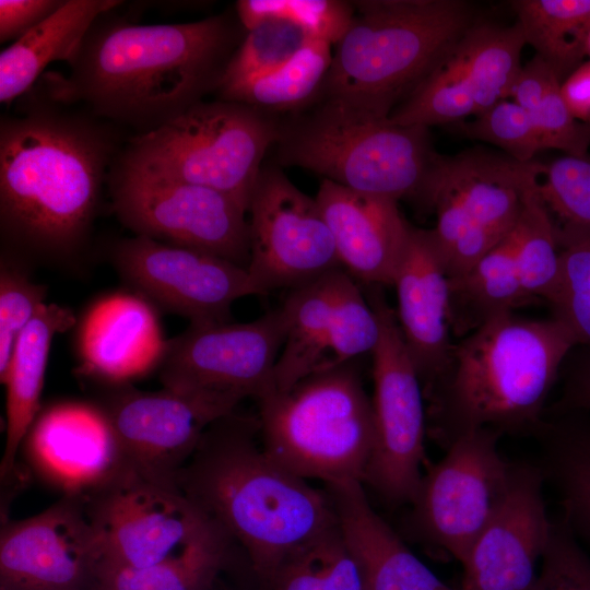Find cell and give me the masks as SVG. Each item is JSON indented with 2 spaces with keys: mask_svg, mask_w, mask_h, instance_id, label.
Instances as JSON below:
<instances>
[{
  "mask_svg": "<svg viewBox=\"0 0 590 590\" xmlns=\"http://www.w3.org/2000/svg\"><path fill=\"white\" fill-rule=\"evenodd\" d=\"M111 11L92 24L67 61L68 75L44 76V92L138 133L167 123L219 90L241 43L237 24L223 14L141 25Z\"/></svg>",
  "mask_w": 590,
  "mask_h": 590,
  "instance_id": "obj_1",
  "label": "cell"
},
{
  "mask_svg": "<svg viewBox=\"0 0 590 590\" xmlns=\"http://www.w3.org/2000/svg\"><path fill=\"white\" fill-rule=\"evenodd\" d=\"M0 121V226L13 246L68 259L88 240L118 137L91 113L30 96Z\"/></svg>",
  "mask_w": 590,
  "mask_h": 590,
  "instance_id": "obj_2",
  "label": "cell"
},
{
  "mask_svg": "<svg viewBox=\"0 0 590 590\" xmlns=\"http://www.w3.org/2000/svg\"><path fill=\"white\" fill-rule=\"evenodd\" d=\"M177 487L241 545L266 581L338 524L327 492L276 463L263 449L258 415L237 410L208 427Z\"/></svg>",
  "mask_w": 590,
  "mask_h": 590,
  "instance_id": "obj_3",
  "label": "cell"
},
{
  "mask_svg": "<svg viewBox=\"0 0 590 590\" xmlns=\"http://www.w3.org/2000/svg\"><path fill=\"white\" fill-rule=\"evenodd\" d=\"M576 346L555 318H493L453 344L446 367L423 390L428 433L446 448L479 428L536 435L547 397Z\"/></svg>",
  "mask_w": 590,
  "mask_h": 590,
  "instance_id": "obj_4",
  "label": "cell"
},
{
  "mask_svg": "<svg viewBox=\"0 0 590 590\" xmlns=\"http://www.w3.org/2000/svg\"><path fill=\"white\" fill-rule=\"evenodd\" d=\"M476 21L462 0H365L335 44L329 97L389 117Z\"/></svg>",
  "mask_w": 590,
  "mask_h": 590,
  "instance_id": "obj_5",
  "label": "cell"
},
{
  "mask_svg": "<svg viewBox=\"0 0 590 590\" xmlns=\"http://www.w3.org/2000/svg\"><path fill=\"white\" fill-rule=\"evenodd\" d=\"M257 402L261 442L276 463L305 480L363 483L375 420L353 362L271 390Z\"/></svg>",
  "mask_w": 590,
  "mask_h": 590,
  "instance_id": "obj_6",
  "label": "cell"
},
{
  "mask_svg": "<svg viewBox=\"0 0 590 590\" xmlns=\"http://www.w3.org/2000/svg\"><path fill=\"white\" fill-rule=\"evenodd\" d=\"M280 137L282 164L397 202L417 194L435 154L428 128L396 125L389 117L333 97Z\"/></svg>",
  "mask_w": 590,
  "mask_h": 590,
  "instance_id": "obj_7",
  "label": "cell"
},
{
  "mask_svg": "<svg viewBox=\"0 0 590 590\" xmlns=\"http://www.w3.org/2000/svg\"><path fill=\"white\" fill-rule=\"evenodd\" d=\"M278 129L247 105L200 102L167 123L128 140L116 161L219 191L248 212L251 194Z\"/></svg>",
  "mask_w": 590,
  "mask_h": 590,
  "instance_id": "obj_8",
  "label": "cell"
},
{
  "mask_svg": "<svg viewBox=\"0 0 590 590\" xmlns=\"http://www.w3.org/2000/svg\"><path fill=\"white\" fill-rule=\"evenodd\" d=\"M364 293L380 332L370 353L375 445L363 484L390 504H411L423 476L427 430L423 386L382 286L365 285Z\"/></svg>",
  "mask_w": 590,
  "mask_h": 590,
  "instance_id": "obj_9",
  "label": "cell"
},
{
  "mask_svg": "<svg viewBox=\"0 0 590 590\" xmlns=\"http://www.w3.org/2000/svg\"><path fill=\"white\" fill-rule=\"evenodd\" d=\"M107 185L116 216L135 236L209 252L248 268L246 211L227 196L116 160Z\"/></svg>",
  "mask_w": 590,
  "mask_h": 590,
  "instance_id": "obj_10",
  "label": "cell"
},
{
  "mask_svg": "<svg viewBox=\"0 0 590 590\" xmlns=\"http://www.w3.org/2000/svg\"><path fill=\"white\" fill-rule=\"evenodd\" d=\"M500 436L493 428L459 436L423 474L411 502L417 533L461 564L511 489L517 465L500 455Z\"/></svg>",
  "mask_w": 590,
  "mask_h": 590,
  "instance_id": "obj_11",
  "label": "cell"
},
{
  "mask_svg": "<svg viewBox=\"0 0 590 590\" xmlns=\"http://www.w3.org/2000/svg\"><path fill=\"white\" fill-rule=\"evenodd\" d=\"M110 386L95 404L109 426L125 470L168 487H177L180 471L208 427L241 401L164 387L142 391L128 384Z\"/></svg>",
  "mask_w": 590,
  "mask_h": 590,
  "instance_id": "obj_12",
  "label": "cell"
},
{
  "mask_svg": "<svg viewBox=\"0 0 590 590\" xmlns=\"http://www.w3.org/2000/svg\"><path fill=\"white\" fill-rule=\"evenodd\" d=\"M281 308L285 340L275 364L274 390L371 353L379 322L364 290L342 267L288 292Z\"/></svg>",
  "mask_w": 590,
  "mask_h": 590,
  "instance_id": "obj_13",
  "label": "cell"
},
{
  "mask_svg": "<svg viewBox=\"0 0 590 590\" xmlns=\"http://www.w3.org/2000/svg\"><path fill=\"white\" fill-rule=\"evenodd\" d=\"M98 565L144 567L180 553L211 521L179 491L123 470L84 496Z\"/></svg>",
  "mask_w": 590,
  "mask_h": 590,
  "instance_id": "obj_14",
  "label": "cell"
},
{
  "mask_svg": "<svg viewBox=\"0 0 590 590\" xmlns=\"http://www.w3.org/2000/svg\"><path fill=\"white\" fill-rule=\"evenodd\" d=\"M521 28L475 21L389 116L392 123H458L509 98L526 46Z\"/></svg>",
  "mask_w": 590,
  "mask_h": 590,
  "instance_id": "obj_15",
  "label": "cell"
},
{
  "mask_svg": "<svg viewBox=\"0 0 590 590\" xmlns=\"http://www.w3.org/2000/svg\"><path fill=\"white\" fill-rule=\"evenodd\" d=\"M285 333L281 306L249 322L190 323L168 340L160 380L164 388L258 400L274 390Z\"/></svg>",
  "mask_w": 590,
  "mask_h": 590,
  "instance_id": "obj_16",
  "label": "cell"
},
{
  "mask_svg": "<svg viewBox=\"0 0 590 590\" xmlns=\"http://www.w3.org/2000/svg\"><path fill=\"white\" fill-rule=\"evenodd\" d=\"M248 212L247 271L260 295L311 282L341 267L316 199L276 169L260 172Z\"/></svg>",
  "mask_w": 590,
  "mask_h": 590,
  "instance_id": "obj_17",
  "label": "cell"
},
{
  "mask_svg": "<svg viewBox=\"0 0 590 590\" xmlns=\"http://www.w3.org/2000/svg\"><path fill=\"white\" fill-rule=\"evenodd\" d=\"M110 260L139 295L190 323L228 322L237 299L260 295L247 269L209 252L144 236L118 240Z\"/></svg>",
  "mask_w": 590,
  "mask_h": 590,
  "instance_id": "obj_18",
  "label": "cell"
},
{
  "mask_svg": "<svg viewBox=\"0 0 590 590\" xmlns=\"http://www.w3.org/2000/svg\"><path fill=\"white\" fill-rule=\"evenodd\" d=\"M101 563L97 539L80 496L2 523L0 590H88Z\"/></svg>",
  "mask_w": 590,
  "mask_h": 590,
  "instance_id": "obj_19",
  "label": "cell"
},
{
  "mask_svg": "<svg viewBox=\"0 0 590 590\" xmlns=\"http://www.w3.org/2000/svg\"><path fill=\"white\" fill-rule=\"evenodd\" d=\"M541 470L517 465L511 489L472 544L459 590H530L547 546L552 521L543 497Z\"/></svg>",
  "mask_w": 590,
  "mask_h": 590,
  "instance_id": "obj_20",
  "label": "cell"
},
{
  "mask_svg": "<svg viewBox=\"0 0 590 590\" xmlns=\"http://www.w3.org/2000/svg\"><path fill=\"white\" fill-rule=\"evenodd\" d=\"M24 442L36 472L63 496H84L125 470L96 404L66 402L46 409Z\"/></svg>",
  "mask_w": 590,
  "mask_h": 590,
  "instance_id": "obj_21",
  "label": "cell"
},
{
  "mask_svg": "<svg viewBox=\"0 0 590 590\" xmlns=\"http://www.w3.org/2000/svg\"><path fill=\"white\" fill-rule=\"evenodd\" d=\"M341 267L362 285H392L411 225L398 202L323 179L316 196Z\"/></svg>",
  "mask_w": 590,
  "mask_h": 590,
  "instance_id": "obj_22",
  "label": "cell"
},
{
  "mask_svg": "<svg viewBox=\"0 0 590 590\" xmlns=\"http://www.w3.org/2000/svg\"><path fill=\"white\" fill-rule=\"evenodd\" d=\"M167 342L146 298L122 292L106 295L88 308L79 327L81 374L109 385L128 384L158 368Z\"/></svg>",
  "mask_w": 590,
  "mask_h": 590,
  "instance_id": "obj_23",
  "label": "cell"
},
{
  "mask_svg": "<svg viewBox=\"0 0 590 590\" xmlns=\"http://www.w3.org/2000/svg\"><path fill=\"white\" fill-rule=\"evenodd\" d=\"M536 168L535 160L520 163L482 149L453 156L435 153L415 198L422 202L432 196H446L479 225L504 239L520 216Z\"/></svg>",
  "mask_w": 590,
  "mask_h": 590,
  "instance_id": "obj_24",
  "label": "cell"
},
{
  "mask_svg": "<svg viewBox=\"0 0 590 590\" xmlns=\"http://www.w3.org/2000/svg\"><path fill=\"white\" fill-rule=\"evenodd\" d=\"M392 286L397 292L398 324L424 390L441 374L453 346L448 276L428 229L411 226Z\"/></svg>",
  "mask_w": 590,
  "mask_h": 590,
  "instance_id": "obj_25",
  "label": "cell"
},
{
  "mask_svg": "<svg viewBox=\"0 0 590 590\" xmlns=\"http://www.w3.org/2000/svg\"><path fill=\"white\" fill-rule=\"evenodd\" d=\"M366 590H459L441 581L373 509L358 481L324 484Z\"/></svg>",
  "mask_w": 590,
  "mask_h": 590,
  "instance_id": "obj_26",
  "label": "cell"
},
{
  "mask_svg": "<svg viewBox=\"0 0 590 590\" xmlns=\"http://www.w3.org/2000/svg\"><path fill=\"white\" fill-rule=\"evenodd\" d=\"M75 323L73 312L57 304H44L14 346L1 384L5 386V440L0 462L1 481L16 471V458L40 411L49 351L54 337Z\"/></svg>",
  "mask_w": 590,
  "mask_h": 590,
  "instance_id": "obj_27",
  "label": "cell"
},
{
  "mask_svg": "<svg viewBox=\"0 0 590 590\" xmlns=\"http://www.w3.org/2000/svg\"><path fill=\"white\" fill-rule=\"evenodd\" d=\"M118 0H67L52 15L0 54V102L9 104L28 92L52 61H68L102 14Z\"/></svg>",
  "mask_w": 590,
  "mask_h": 590,
  "instance_id": "obj_28",
  "label": "cell"
},
{
  "mask_svg": "<svg viewBox=\"0 0 590 590\" xmlns=\"http://www.w3.org/2000/svg\"><path fill=\"white\" fill-rule=\"evenodd\" d=\"M510 233L467 272L448 279L449 326L456 337L534 302L521 283Z\"/></svg>",
  "mask_w": 590,
  "mask_h": 590,
  "instance_id": "obj_29",
  "label": "cell"
},
{
  "mask_svg": "<svg viewBox=\"0 0 590 590\" xmlns=\"http://www.w3.org/2000/svg\"><path fill=\"white\" fill-rule=\"evenodd\" d=\"M543 475L557 491L563 518L576 536L590 543V411L545 420Z\"/></svg>",
  "mask_w": 590,
  "mask_h": 590,
  "instance_id": "obj_30",
  "label": "cell"
},
{
  "mask_svg": "<svg viewBox=\"0 0 590 590\" xmlns=\"http://www.w3.org/2000/svg\"><path fill=\"white\" fill-rule=\"evenodd\" d=\"M231 539L213 522L180 553L144 567L98 565L88 590H210Z\"/></svg>",
  "mask_w": 590,
  "mask_h": 590,
  "instance_id": "obj_31",
  "label": "cell"
},
{
  "mask_svg": "<svg viewBox=\"0 0 590 590\" xmlns=\"http://www.w3.org/2000/svg\"><path fill=\"white\" fill-rule=\"evenodd\" d=\"M511 7L526 44L562 82L586 61L590 0H516Z\"/></svg>",
  "mask_w": 590,
  "mask_h": 590,
  "instance_id": "obj_32",
  "label": "cell"
},
{
  "mask_svg": "<svg viewBox=\"0 0 590 590\" xmlns=\"http://www.w3.org/2000/svg\"><path fill=\"white\" fill-rule=\"evenodd\" d=\"M331 44L314 40L283 66L220 92L222 99L255 109H282L309 98L329 72Z\"/></svg>",
  "mask_w": 590,
  "mask_h": 590,
  "instance_id": "obj_33",
  "label": "cell"
},
{
  "mask_svg": "<svg viewBox=\"0 0 590 590\" xmlns=\"http://www.w3.org/2000/svg\"><path fill=\"white\" fill-rule=\"evenodd\" d=\"M510 234L524 291L533 300L548 302L558 281L560 258L554 223L536 189V176L526 190Z\"/></svg>",
  "mask_w": 590,
  "mask_h": 590,
  "instance_id": "obj_34",
  "label": "cell"
},
{
  "mask_svg": "<svg viewBox=\"0 0 590 590\" xmlns=\"http://www.w3.org/2000/svg\"><path fill=\"white\" fill-rule=\"evenodd\" d=\"M536 189L556 234L590 232V154L538 162Z\"/></svg>",
  "mask_w": 590,
  "mask_h": 590,
  "instance_id": "obj_35",
  "label": "cell"
},
{
  "mask_svg": "<svg viewBox=\"0 0 590 590\" xmlns=\"http://www.w3.org/2000/svg\"><path fill=\"white\" fill-rule=\"evenodd\" d=\"M314 40L307 30L286 19L257 24L232 55L219 91L283 66Z\"/></svg>",
  "mask_w": 590,
  "mask_h": 590,
  "instance_id": "obj_36",
  "label": "cell"
},
{
  "mask_svg": "<svg viewBox=\"0 0 590 590\" xmlns=\"http://www.w3.org/2000/svg\"><path fill=\"white\" fill-rule=\"evenodd\" d=\"M556 237L560 271L547 303L553 318L568 328L577 346L590 351V232Z\"/></svg>",
  "mask_w": 590,
  "mask_h": 590,
  "instance_id": "obj_37",
  "label": "cell"
},
{
  "mask_svg": "<svg viewBox=\"0 0 590 590\" xmlns=\"http://www.w3.org/2000/svg\"><path fill=\"white\" fill-rule=\"evenodd\" d=\"M236 12L246 31L268 19H286L302 25L316 40L332 45L345 34L353 5L335 0H239Z\"/></svg>",
  "mask_w": 590,
  "mask_h": 590,
  "instance_id": "obj_38",
  "label": "cell"
},
{
  "mask_svg": "<svg viewBox=\"0 0 590 590\" xmlns=\"http://www.w3.org/2000/svg\"><path fill=\"white\" fill-rule=\"evenodd\" d=\"M459 128L464 135L493 144L520 163L534 161L544 150L532 117L510 98L497 102L470 121L459 122Z\"/></svg>",
  "mask_w": 590,
  "mask_h": 590,
  "instance_id": "obj_39",
  "label": "cell"
},
{
  "mask_svg": "<svg viewBox=\"0 0 590 590\" xmlns=\"http://www.w3.org/2000/svg\"><path fill=\"white\" fill-rule=\"evenodd\" d=\"M47 288L7 257L0 264V377L9 366L16 341L46 304Z\"/></svg>",
  "mask_w": 590,
  "mask_h": 590,
  "instance_id": "obj_40",
  "label": "cell"
},
{
  "mask_svg": "<svg viewBox=\"0 0 590 590\" xmlns=\"http://www.w3.org/2000/svg\"><path fill=\"white\" fill-rule=\"evenodd\" d=\"M530 590H590V558L567 521H552L541 571Z\"/></svg>",
  "mask_w": 590,
  "mask_h": 590,
  "instance_id": "obj_41",
  "label": "cell"
},
{
  "mask_svg": "<svg viewBox=\"0 0 590 590\" xmlns=\"http://www.w3.org/2000/svg\"><path fill=\"white\" fill-rule=\"evenodd\" d=\"M560 84L562 81L554 78L529 115L544 150L555 149L567 155L582 156L589 153L590 125L573 116L562 95Z\"/></svg>",
  "mask_w": 590,
  "mask_h": 590,
  "instance_id": "obj_42",
  "label": "cell"
},
{
  "mask_svg": "<svg viewBox=\"0 0 590 590\" xmlns=\"http://www.w3.org/2000/svg\"><path fill=\"white\" fill-rule=\"evenodd\" d=\"M315 548L322 574L323 590H366L359 564L346 545L338 524Z\"/></svg>",
  "mask_w": 590,
  "mask_h": 590,
  "instance_id": "obj_43",
  "label": "cell"
},
{
  "mask_svg": "<svg viewBox=\"0 0 590 590\" xmlns=\"http://www.w3.org/2000/svg\"><path fill=\"white\" fill-rule=\"evenodd\" d=\"M67 0H0V42H16L35 28Z\"/></svg>",
  "mask_w": 590,
  "mask_h": 590,
  "instance_id": "obj_44",
  "label": "cell"
},
{
  "mask_svg": "<svg viewBox=\"0 0 590 590\" xmlns=\"http://www.w3.org/2000/svg\"><path fill=\"white\" fill-rule=\"evenodd\" d=\"M316 544L293 554L278 567L268 580L272 590H323Z\"/></svg>",
  "mask_w": 590,
  "mask_h": 590,
  "instance_id": "obj_45",
  "label": "cell"
},
{
  "mask_svg": "<svg viewBox=\"0 0 590 590\" xmlns=\"http://www.w3.org/2000/svg\"><path fill=\"white\" fill-rule=\"evenodd\" d=\"M570 361L562 393L550 412L554 415L590 411V351L581 347Z\"/></svg>",
  "mask_w": 590,
  "mask_h": 590,
  "instance_id": "obj_46",
  "label": "cell"
},
{
  "mask_svg": "<svg viewBox=\"0 0 590 590\" xmlns=\"http://www.w3.org/2000/svg\"><path fill=\"white\" fill-rule=\"evenodd\" d=\"M562 95L580 122L590 125V59L583 61L560 84Z\"/></svg>",
  "mask_w": 590,
  "mask_h": 590,
  "instance_id": "obj_47",
  "label": "cell"
},
{
  "mask_svg": "<svg viewBox=\"0 0 590 590\" xmlns=\"http://www.w3.org/2000/svg\"><path fill=\"white\" fill-rule=\"evenodd\" d=\"M586 51H587V58L590 59V32L587 38Z\"/></svg>",
  "mask_w": 590,
  "mask_h": 590,
  "instance_id": "obj_48",
  "label": "cell"
}]
</instances>
